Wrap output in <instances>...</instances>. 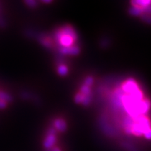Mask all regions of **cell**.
<instances>
[{
    "mask_svg": "<svg viewBox=\"0 0 151 151\" xmlns=\"http://www.w3.org/2000/svg\"><path fill=\"white\" fill-rule=\"evenodd\" d=\"M55 130L54 128H51L47 134L46 138L44 142V146L45 148L49 149L52 148L56 142Z\"/></svg>",
    "mask_w": 151,
    "mask_h": 151,
    "instance_id": "1",
    "label": "cell"
},
{
    "mask_svg": "<svg viewBox=\"0 0 151 151\" xmlns=\"http://www.w3.org/2000/svg\"><path fill=\"white\" fill-rule=\"evenodd\" d=\"M56 38L59 40L60 44L63 47L72 46V44H73V42L74 40L70 37L63 34L61 31L57 32Z\"/></svg>",
    "mask_w": 151,
    "mask_h": 151,
    "instance_id": "2",
    "label": "cell"
},
{
    "mask_svg": "<svg viewBox=\"0 0 151 151\" xmlns=\"http://www.w3.org/2000/svg\"><path fill=\"white\" fill-rule=\"evenodd\" d=\"M139 89L137 84H136V83L133 81V80H129L127 81L122 87V90L124 91V93H126L127 94H129L132 92L134 91L136 89Z\"/></svg>",
    "mask_w": 151,
    "mask_h": 151,
    "instance_id": "3",
    "label": "cell"
},
{
    "mask_svg": "<svg viewBox=\"0 0 151 151\" xmlns=\"http://www.w3.org/2000/svg\"><path fill=\"white\" fill-rule=\"evenodd\" d=\"M60 52L64 55H76L79 53V48L77 46L62 47L60 49Z\"/></svg>",
    "mask_w": 151,
    "mask_h": 151,
    "instance_id": "4",
    "label": "cell"
},
{
    "mask_svg": "<svg viewBox=\"0 0 151 151\" xmlns=\"http://www.w3.org/2000/svg\"><path fill=\"white\" fill-rule=\"evenodd\" d=\"M124 95V92L122 89H118L116 91L115 95L113 98V103L115 106L117 108H121L122 106V99Z\"/></svg>",
    "mask_w": 151,
    "mask_h": 151,
    "instance_id": "5",
    "label": "cell"
},
{
    "mask_svg": "<svg viewBox=\"0 0 151 151\" xmlns=\"http://www.w3.org/2000/svg\"><path fill=\"white\" fill-rule=\"evenodd\" d=\"M134 124V120L130 116H127L123 122L125 132L127 134H132V128Z\"/></svg>",
    "mask_w": 151,
    "mask_h": 151,
    "instance_id": "6",
    "label": "cell"
},
{
    "mask_svg": "<svg viewBox=\"0 0 151 151\" xmlns=\"http://www.w3.org/2000/svg\"><path fill=\"white\" fill-rule=\"evenodd\" d=\"M150 107V103L148 100H142L140 102L139 106V115H144L147 113Z\"/></svg>",
    "mask_w": 151,
    "mask_h": 151,
    "instance_id": "7",
    "label": "cell"
},
{
    "mask_svg": "<svg viewBox=\"0 0 151 151\" xmlns=\"http://www.w3.org/2000/svg\"><path fill=\"white\" fill-rule=\"evenodd\" d=\"M132 6H137L142 9H144L151 4V1L150 0H136L131 2Z\"/></svg>",
    "mask_w": 151,
    "mask_h": 151,
    "instance_id": "8",
    "label": "cell"
},
{
    "mask_svg": "<svg viewBox=\"0 0 151 151\" xmlns=\"http://www.w3.org/2000/svg\"><path fill=\"white\" fill-rule=\"evenodd\" d=\"M54 127L55 128L60 131V132H64L66 130V124L64 120L58 119H56L54 122Z\"/></svg>",
    "mask_w": 151,
    "mask_h": 151,
    "instance_id": "9",
    "label": "cell"
},
{
    "mask_svg": "<svg viewBox=\"0 0 151 151\" xmlns=\"http://www.w3.org/2000/svg\"><path fill=\"white\" fill-rule=\"evenodd\" d=\"M61 32H62L63 34L64 35L70 37L74 40L76 39V33H75L74 30L69 26L65 27L63 29V30L61 31Z\"/></svg>",
    "mask_w": 151,
    "mask_h": 151,
    "instance_id": "10",
    "label": "cell"
},
{
    "mask_svg": "<svg viewBox=\"0 0 151 151\" xmlns=\"http://www.w3.org/2000/svg\"><path fill=\"white\" fill-rule=\"evenodd\" d=\"M129 13L130 15L133 16H139L141 15L142 13H143V9L137 6H132L129 9Z\"/></svg>",
    "mask_w": 151,
    "mask_h": 151,
    "instance_id": "11",
    "label": "cell"
},
{
    "mask_svg": "<svg viewBox=\"0 0 151 151\" xmlns=\"http://www.w3.org/2000/svg\"><path fill=\"white\" fill-rule=\"evenodd\" d=\"M0 100L7 103V102L11 101L12 98L11 96L9 95V94H8L7 93L3 92V91H0Z\"/></svg>",
    "mask_w": 151,
    "mask_h": 151,
    "instance_id": "12",
    "label": "cell"
},
{
    "mask_svg": "<svg viewBox=\"0 0 151 151\" xmlns=\"http://www.w3.org/2000/svg\"><path fill=\"white\" fill-rule=\"evenodd\" d=\"M58 73H59V75L63 76H64L67 75L68 73V69L64 65H59L58 68Z\"/></svg>",
    "mask_w": 151,
    "mask_h": 151,
    "instance_id": "13",
    "label": "cell"
},
{
    "mask_svg": "<svg viewBox=\"0 0 151 151\" xmlns=\"http://www.w3.org/2000/svg\"><path fill=\"white\" fill-rule=\"evenodd\" d=\"M81 93L83 94L84 96H89L90 95L91 93V89L90 87L86 86V85H83L81 88Z\"/></svg>",
    "mask_w": 151,
    "mask_h": 151,
    "instance_id": "14",
    "label": "cell"
},
{
    "mask_svg": "<svg viewBox=\"0 0 151 151\" xmlns=\"http://www.w3.org/2000/svg\"><path fill=\"white\" fill-rule=\"evenodd\" d=\"M84 95H83V94H81V93L77 94L75 96V101L76 103H81L83 102L84 98Z\"/></svg>",
    "mask_w": 151,
    "mask_h": 151,
    "instance_id": "15",
    "label": "cell"
},
{
    "mask_svg": "<svg viewBox=\"0 0 151 151\" xmlns=\"http://www.w3.org/2000/svg\"><path fill=\"white\" fill-rule=\"evenodd\" d=\"M25 3L30 8H35L37 6V2L34 0H26Z\"/></svg>",
    "mask_w": 151,
    "mask_h": 151,
    "instance_id": "16",
    "label": "cell"
},
{
    "mask_svg": "<svg viewBox=\"0 0 151 151\" xmlns=\"http://www.w3.org/2000/svg\"><path fill=\"white\" fill-rule=\"evenodd\" d=\"M93 82H94V80L92 77H88L86 79H85L84 84L86 85V86H88L90 87L93 84Z\"/></svg>",
    "mask_w": 151,
    "mask_h": 151,
    "instance_id": "17",
    "label": "cell"
},
{
    "mask_svg": "<svg viewBox=\"0 0 151 151\" xmlns=\"http://www.w3.org/2000/svg\"><path fill=\"white\" fill-rule=\"evenodd\" d=\"M90 102H91V96H90V95H89V96H84V100H83L82 103L84 105L87 106V105H89V103H90Z\"/></svg>",
    "mask_w": 151,
    "mask_h": 151,
    "instance_id": "18",
    "label": "cell"
},
{
    "mask_svg": "<svg viewBox=\"0 0 151 151\" xmlns=\"http://www.w3.org/2000/svg\"><path fill=\"white\" fill-rule=\"evenodd\" d=\"M143 135L145 139H147L148 140H151V129H149L145 131Z\"/></svg>",
    "mask_w": 151,
    "mask_h": 151,
    "instance_id": "19",
    "label": "cell"
},
{
    "mask_svg": "<svg viewBox=\"0 0 151 151\" xmlns=\"http://www.w3.org/2000/svg\"><path fill=\"white\" fill-rule=\"evenodd\" d=\"M143 20H144L145 22H147L149 23H151V16L149 15H144L142 17Z\"/></svg>",
    "mask_w": 151,
    "mask_h": 151,
    "instance_id": "20",
    "label": "cell"
},
{
    "mask_svg": "<svg viewBox=\"0 0 151 151\" xmlns=\"http://www.w3.org/2000/svg\"><path fill=\"white\" fill-rule=\"evenodd\" d=\"M7 106V103L0 100V109H4Z\"/></svg>",
    "mask_w": 151,
    "mask_h": 151,
    "instance_id": "21",
    "label": "cell"
},
{
    "mask_svg": "<svg viewBox=\"0 0 151 151\" xmlns=\"http://www.w3.org/2000/svg\"><path fill=\"white\" fill-rule=\"evenodd\" d=\"M142 9H143V12H147L148 13L151 14V4H150V5L148 6L147 7H146V8Z\"/></svg>",
    "mask_w": 151,
    "mask_h": 151,
    "instance_id": "22",
    "label": "cell"
},
{
    "mask_svg": "<svg viewBox=\"0 0 151 151\" xmlns=\"http://www.w3.org/2000/svg\"><path fill=\"white\" fill-rule=\"evenodd\" d=\"M52 151H62L59 148H58V147H54L52 149Z\"/></svg>",
    "mask_w": 151,
    "mask_h": 151,
    "instance_id": "23",
    "label": "cell"
},
{
    "mask_svg": "<svg viewBox=\"0 0 151 151\" xmlns=\"http://www.w3.org/2000/svg\"><path fill=\"white\" fill-rule=\"evenodd\" d=\"M42 2L44 3H50L52 2V1H50V0H48V1H47V0H45V1H42Z\"/></svg>",
    "mask_w": 151,
    "mask_h": 151,
    "instance_id": "24",
    "label": "cell"
}]
</instances>
